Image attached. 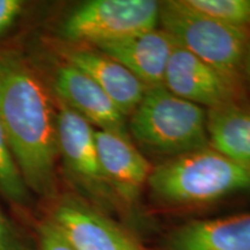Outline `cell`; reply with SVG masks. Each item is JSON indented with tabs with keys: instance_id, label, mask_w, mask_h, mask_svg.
<instances>
[{
	"instance_id": "obj_17",
	"label": "cell",
	"mask_w": 250,
	"mask_h": 250,
	"mask_svg": "<svg viewBox=\"0 0 250 250\" xmlns=\"http://www.w3.org/2000/svg\"><path fill=\"white\" fill-rule=\"evenodd\" d=\"M37 250H74V248L48 218L39 227Z\"/></svg>"
},
{
	"instance_id": "obj_9",
	"label": "cell",
	"mask_w": 250,
	"mask_h": 250,
	"mask_svg": "<svg viewBox=\"0 0 250 250\" xmlns=\"http://www.w3.org/2000/svg\"><path fill=\"white\" fill-rule=\"evenodd\" d=\"M95 142L105 180L122 208H130L147 186L152 166L127 132L96 130Z\"/></svg>"
},
{
	"instance_id": "obj_2",
	"label": "cell",
	"mask_w": 250,
	"mask_h": 250,
	"mask_svg": "<svg viewBox=\"0 0 250 250\" xmlns=\"http://www.w3.org/2000/svg\"><path fill=\"white\" fill-rule=\"evenodd\" d=\"M147 187L161 204L192 208L250 191V170L208 146L155 166Z\"/></svg>"
},
{
	"instance_id": "obj_8",
	"label": "cell",
	"mask_w": 250,
	"mask_h": 250,
	"mask_svg": "<svg viewBox=\"0 0 250 250\" xmlns=\"http://www.w3.org/2000/svg\"><path fill=\"white\" fill-rule=\"evenodd\" d=\"M164 86L206 110L242 100V85L176 44L166 68Z\"/></svg>"
},
{
	"instance_id": "obj_15",
	"label": "cell",
	"mask_w": 250,
	"mask_h": 250,
	"mask_svg": "<svg viewBox=\"0 0 250 250\" xmlns=\"http://www.w3.org/2000/svg\"><path fill=\"white\" fill-rule=\"evenodd\" d=\"M182 2L223 23L250 29V0H182Z\"/></svg>"
},
{
	"instance_id": "obj_12",
	"label": "cell",
	"mask_w": 250,
	"mask_h": 250,
	"mask_svg": "<svg viewBox=\"0 0 250 250\" xmlns=\"http://www.w3.org/2000/svg\"><path fill=\"white\" fill-rule=\"evenodd\" d=\"M160 250H250V213L188 221L168 233Z\"/></svg>"
},
{
	"instance_id": "obj_20",
	"label": "cell",
	"mask_w": 250,
	"mask_h": 250,
	"mask_svg": "<svg viewBox=\"0 0 250 250\" xmlns=\"http://www.w3.org/2000/svg\"><path fill=\"white\" fill-rule=\"evenodd\" d=\"M242 78L250 85V35L247 41L245 56L242 62Z\"/></svg>"
},
{
	"instance_id": "obj_1",
	"label": "cell",
	"mask_w": 250,
	"mask_h": 250,
	"mask_svg": "<svg viewBox=\"0 0 250 250\" xmlns=\"http://www.w3.org/2000/svg\"><path fill=\"white\" fill-rule=\"evenodd\" d=\"M0 121L28 189L51 197L58 158L57 110L36 72L11 50L0 51Z\"/></svg>"
},
{
	"instance_id": "obj_6",
	"label": "cell",
	"mask_w": 250,
	"mask_h": 250,
	"mask_svg": "<svg viewBox=\"0 0 250 250\" xmlns=\"http://www.w3.org/2000/svg\"><path fill=\"white\" fill-rule=\"evenodd\" d=\"M161 2L155 0H90L68 15L62 34L92 44L158 28Z\"/></svg>"
},
{
	"instance_id": "obj_3",
	"label": "cell",
	"mask_w": 250,
	"mask_h": 250,
	"mask_svg": "<svg viewBox=\"0 0 250 250\" xmlns=\"http://www.w3.org/2000/svg\"><path fill=\"white\" fill-rule=\"evenodd\" d=\"M206 121L205 108L156 86L146 89L129 125L143 149L171 159L210 146Z\"/></svg>"
},
{
	"instance_id": "obj_5",
	"label": "cell",
	"mask_w": 250,
	"mask_h": 250,
	"mask_svg": "<svg viewBox=\"0 0 250 250\" xmlns=\"http://www.w3.org/2000/svg\"><path fill=\"white\" fill-rule=\"evenodd\" d=\"M57 133L64 170L83 201L107 214L123 210L103 174L95 129L58 99Z\"/></svg>"
},
{
	"instance_id": "obj_10",
	"label": "cell",
	"mask_w": 250,
	"mask_h": 250,
	"mask_svg": "<svg viewBox=\"0 0 250 250\" xmlns=\"http://www.w3.org/2000/svg\"><path fill=\"white\" fill-rule=\"evenodd\" d=\"M57 99L96 130L127 132L126 117L92 78L73 65H62L54 79Z\"/></svg>"
},
{
	"instance_id": "obj_11",
	"label": "cell",
	"mask_w": 250,
	"mask_h": 250,
	"mask_svg": "<svg viewBox=\"0 0 250 250\" xmlns=\"http://www.w3.org/2000/svg\"><path fill=\"white\" fill-rule=\"evenodd\" d=\"M94 45L149 88L164 86L166 68L176 43L166 31L156 28Z\"/></svg>"
},
{
	"instance_id": "obj_14",
	"label": "cell",
	"mask_w": 250,
	"mask_h": 250,
	"mask_svg": "<svg viewBox=\"0 0 250 250\" xmlns=\"http://www.w3.org/2000/svg\"><path fill=\"white\" fill-rule=\"evenodd\" d=\"M206 111L208 145L250 170V102L240 100Z\"/></svg>"
},
{
	"instance_id": "obj_18",
	"label": "cell",
	"mask_w": 250,
	"mask_h": 250,
	"mask_svg": "<svg viewBox=\"0 0 250 250\" xmlns=\"http://www.w3.org/2000/svg\"><path fill=\"white\" fill-rule=\"evenodd\" d=\"M0 250H35L0 211ZM37 250V249H36Z\"/></svg>"
},
{
	"instance_id": "obj_19",
	"label": "cell",
	"mask_w": 250,
	"mask_h": 250,
	"mask_svg": "<svg viewBox=\"0 0 250 250\" xmlns=\"http://www.w3.org/2000/svg\"><path fill=\"white\" fill-rule=\"evenodd\" d=\"M23 9L20 0H0V36L9 29Z\"/></svg>"
},
{
	"instance_id": "obj_13",
	"label": "cell",
	"mask_w": 250,
	"mask_h": 250,
	"mask_svg": "<svg viewBox=\"0 0 250 250\" xmlns=\"http://www.w3.org/2000/svg\"><path fill=\"white\" fill-rule=\"evenodd\" d=\"M66 59L68 64L92 78L125 117L132 114L147 89L123 65L101 51L70 49L66 52Z\"/></svg>"
},
{
	"instance_id": "obj_16",
	"label": "cell",
	"mask_w": 250,
	"mask_h": 250,
	"mask_svg": "<svg viewBox=\"0 0 250 250\" xmlns=\"http://www.w3.org/2000/svg\"><path fill=\"white\" fill-rule=\"evenodd\" d=\"M0 193L17 205H24L29 199V189L24 183L9 148L0 121Z\"/></svg>"
},
{
	"instance_id": "obj_7",
	"label": "cell",
	"mask_w": 250,
	"mask_h": 250,
	"mask_svg": "<svg viewBox=\"0 0 250 250\" xmlns=\"http://www.w3.org/2000/svg\"><path fill=\"white\" fill-rule=\"evenodd\" d=\"M49 219L74 250H147L126 228L83 198L61 199Z\"/></svg>"
},
{
	"instance_id": "obj_4",
	"label": "cell",
	"mask_w": 250,
	"mask_h": 250,
	"mask_svg": "<svg viewBox=\"0 0 250 250\" xmlns=\"http://www.w3.org/2000/svg\"><path fill=\"white\" fill-rule=\"evenodd\" d=\"M159 24L177 45L242 85V62L250 29L198 13L182 0L161 2Z\"/></svg>"
}]
</instances>
